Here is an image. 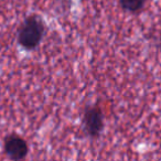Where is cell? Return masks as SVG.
I'll use <instances>...</instances> for the list:
<instances>
[{
    "label": "cell",
    "mask_w": 161,
    "mask_h": 161,
    "mask_svg": "<svg viewBox=\"0 0 161 161\" xmlns=\"http://www.w3.org/2000/svg\"><path fill=\"white\" fill-rule=\"evenodd\" d=\"M45 34V23L39 14H30L18 29L17 40L20 47L32 51L40 45Z\"/></svg>",
    "instance_id": "1"
},
{
    "label": "cell",
    "mask_w": 161,
    "mask_h": 161,
    "mask_svg": "<svg viewBox=\"0 0 161 161\" xmlns=\"http://www.w3.org/2000/svg\"><path fill=\"white\" fill-rule=\"evenodd\" d=\"M83 128L91 138H98L104 129V115L97 105L87 106L83 115Z\"/></svg>",
    "instance_id": "2"
},
{
    "label": "cell",
    "mask_w": 161,
    "mask_h": 161,
    "mask_svg": "<svg viewBox=\"0 0 161 161\" xmlns=\"http://www.w3.org/2000/svg\"><path fill=\"white\" fill-rule=\"evenodd\" d=\"M5 152L12 161H21L27 157L29 146L27 141L18 135H10L5 139Z\"/></svg>",
    "instance_id": "3"
},
{
    "label": "cell",
    "mask_w": 161,
    "mask_h": 161,
    "mask_svg": "<svg viewBox=\"0 0 161 161\" xmlns=\"http://www.w3.org/2000/svg\"><path fill=\"white\" fill-rule=\"evenodd\" d=\"M145 3L146 0H119V6L121 9L131 14L140 11L145 7Z\"/></svg>",
    "instance_id": "4"
}]
</instances>
